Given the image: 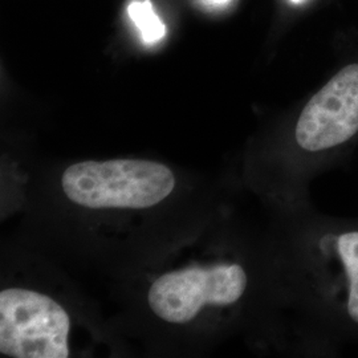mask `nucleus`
<instances>
[{
  "mask_svg": "<svg viewBox=\"0 0 358 358\" xmlns=\"http://www.w3.org/2000/svg\"><path fill=\"white\" fill-rule=\"evenodd\" d=\"M174 187L173 170L146 159L84 161L62 176L65 196L93 210L149 208L165 201Z\"/></svg>",
  "mask_w": 358,
  "mask_h": 358,
  "instance_id": "1",
  "label": "nucleus"
},
{
  "mask_svg": "<svg viewBox=\"0 0 358 358\" xmlns=\"http://www.w3.org/2000/svg\"><path fill=\"white\" fill-rule=\"evenodd\" d=\"M71 320L47 294L7 288L0 292V353L13 358L69 357Z\"/></svg>",
  "mask_w": 358,
  "mask_h": 358,
  "instance_id": "2",
  "label": "nucleus"
},
{
  "mask_svg": "<svg viewBox=\"0 0 358 358\" xmlns=\"http://www.w3.org/2000/svg\"><path fill=\"white\" fill-rule=\"evenodd\" d=\"M248 278L239 264H217L171 271L152 284L148 303L170 324L194 320L205 307H227L243 296Z\"/></svg>",
  "mask_w": 358,
  "mask_h": 358,
  "instance_id": "3",
  "label": "nucleus"
},
{
  "mask_svg": "<svg viewBox=\"0 0 358 358\" xmlns=\"http://www.w3.org/2000/svg\"><path fill=\"white\" fill-rule=\"evenodd\" d=\"M357 131L358 64H350L308 101L294 138L307 152H322L349 141Z\"/></svg>",
  "mask_w": 358,
  "mask_h": 358,
  "instance_id": "4",
  "label": "nucleus"
},
{
  "mask_svg": "<svg viewBox=\"0 0 358 358\" xmlns=\"http://www.w3.org/2000/svg\"><path fill=\"white\" fill-rule=\"evenodd\" d=\"M337 251L349 278L348 313L358 324V231L343 234L337 241Z\"/></svg>",
  "mask_w": 358,
  "mask_h": 358,
  "instance_id": "5",
  "label": "nucleus"
},
{
  "mask_svg": "<svg viewBox=\"0 0 358 358\" xmlns=\"http://www.w3.org/2000/svg\"><path fill=\"white\" fill-rule=\"evenodd\" d=\"M129 16L136 27L141 31L142 38L152 44L157 43L166 35V26L154 11L149 0H134L128 8Z\"/></svg>",
  "mask_w": 358,
  "mask_h": 358,
  "instance_id": "6",
  "label": "nucleus"
},
{
  "mask_svg": "<svg viewBox=\"0 0 358 358\" xmlns=\"http://www.w3.org/2000/svg\"><path fill=\"white\" fill-rule=\"evenodd\" d=\"M210 3H214V4H223V3H227L229 0H208Z\"/></svg>",
  "mask_w": 358,
  "mask_h": 358,
  "instance_id": "7",
  "label": "nucleus"
},
{
  "mask_svg": "<svg viewBox=\"0 0 358 358\" xmlns=\"http://www.w3.org/2000/svg\"><path fill=\"white\" fill-rule=\"evenodd\" d=\"M291 1H294V3H300V1H303V0H291Z\"/></svg>",
  "mask_w": 358,
  "mask_h": 358,
  "instance_id": "8",
  "label": "nucleus"
}]
</instances>
